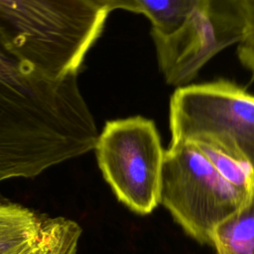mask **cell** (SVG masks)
Instances as JSON below:
<instances>
[{"label": "cell", "instance_id": "12", "mask_svg": "<svg viewBox=\"0 0 254 254\" xmlns=\"http://www.w3.org/2000/svg\"><path fill=\"white\" fill-rule=\"evenodd\" d=\"M244 18V34L238 43L241 64L254 74V0H238Z\"/></svg>", "mask_w": 254, "mask_h": 254}, {"label": "cell", "instance_id": "1", "mask_svg": "<svg viewBox=\"0 0 254 254\" xmlns=\"http://www.w3.org/2000/svg\"><path fill=\"white\" fill-rule=\"evenodd\" d=\"M109 13L100 0H0V29L23 59L61 78L78 74Z\"/></svg>", "mask_w": 254, "mask_h": 254}, {"label": "cell", "instance_id": "6", "mask_svg": "<svg viewBox=\"0 0 254 254\" xmlns=\"http://www.w3.org/2000/svg\"><path fill=\"white\" fill-rule=\"evenodd\" d=\"M217 254H254V185L241 205L212 231Z\"/></svg>", "mask_w": 254, "mask_h": 254}, {"label": "cell", "instance_id": "8", "mask_svg": "<svg viewBox=\"0 0 254 254\" xmlns=\"http://www.w3.org/2000/svg\"><path fill=\"white\" fill-rule=\"evenodd\" d=\"M139 14L151 22L153 40L166 38L175 33L209 0H134Z\"/></svg>", "mask_w": 254, "mask_h": 254}, {"label": "cell", "instance_id": "13", "mask_svg": "<svg viewBox=\"0 0 254 254\" xmlns=\"http://www.w3.org/2000/svg\"><path fill=\"white\" fill-rule=\"evenodd\" d=\"M110 12L114 10H126L133 13H139L138 7L134 0H100Z\"/></svg>", "mask_w": 254, "mask_h": 254}, {"label": "cell", "instance_id": "9", "mask_svg": "<svg viewBox=\"0 0 254 254\" xmlns=\"http://www.w3.org/2000/svg\"><path fill=\"white\" fill-rule=\"evenodd\" d=\"M81 235L80 226L64 217L46 218L38 239L24 254H75Z\"/></svg>", "mask_w": 254, "mask_h": 254}, {"label": "cell", "instance_id": "4", "mask_svg": "<svg viewBox=\"0 0 254 254\" xmlns=\"http://www.w3.org/2000/svg\"><path fill=\"white\" fill-rule=\"evenodd\" d=\"M94 150L117 198L137 213L152 212L160 203L165 153L154 122L141 116L107 121Z\"/></svg>", "mask_w": 254, "mask_h": 254}, {"label": "cell", "instance_id": "2", "mask_svg": "<svg viewBox=\"0 0 254 254\" xmlns=\"http://www.w3.org/2000/svg\"><path fill=\"white\" fill-rule=\"evenodd\" d=\"M172 141L206 143L254 172V95L228 80L184 85L170 102Z\"/></svg>", "mask_w": 254, "mask_h": 254}, {"label": "cell", "instance_id": "3", "mask_svg": "<svg viewBox=\"0 0 254 254\" xmlns=\"http://www.w3.org/2000/svg\"><path fill=\"white\" fill-rule=\"evenodd\" d=\"M246 196L220 176L195 144L172 141L165 151L160 203L198 242L211 244L214 228Z\"/></svg>", "mask_w": 254, "mask_h": 254}, {"label": "cell", "instance_id": "5", "mask_svg": "<svg viewBox=\"0 0 254 254\" xmlns=\"http://www.w3.org/2000/svg\"><path fill=\"white\" fill-rule=\"evenodd\" d=\"M243 34L238 0H209L175 33L153 40L166 81L173 85L190 82L216 54L238 44Z\"/></svg>", "mask_w": 254, "mask_h": 254}, {"label": "cell", "instance_id": "7", "mask_svg": "<svg viewBox=\"0 0 254 254\" xmlns=\"http://www.w3.org/2000/svg\"><path fill=\"white\" fill-rule=\"evenodd\" d=\"M42 219L14 203H0V254H24L38 239Z\"/></svg>", "mask_w": 254, "mask_h": 254}, {"label": "cell", "instance_id": "11", "mask_svg": "<svg viewBox=\"0 0 254 254\" xmlns=\"http://www.w3.org/2000/svg\"><path fill=\"white\" fill-rule=\"evenodd\" d=\"M17 72V57L0 29V116L10 98Z\"/></svg>", "mask_w": 254, "mask_h": 254}, {"label": "cell", "instance_id": "10", "mask_svg": "<svg viewBox=\"0 0 254 254\" xmlns=\"http://www.w3.org/2000/svg\"><path fill=\"white\" fill-rule=\"evenodd\" d=\"M191 143L196 145L223 179L242 193L248 194L254 185V172L246 163L227 155L212 145L200 142Z\"/></svg>", "mask_w": 254, "mask_h": 254}]
</instances>
